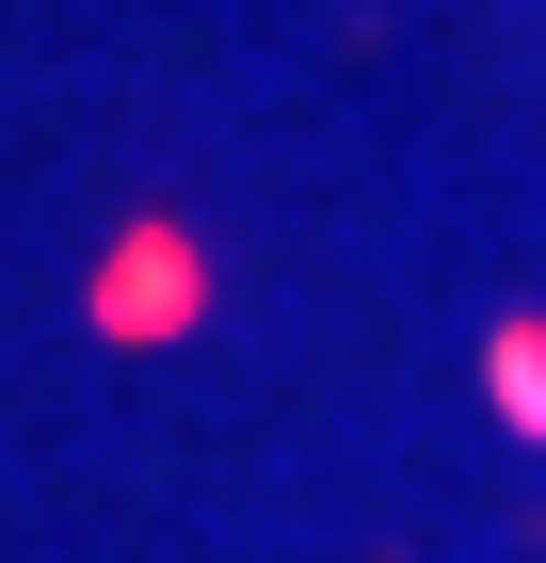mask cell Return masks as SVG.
<instances>
[{"mask_svg": "<svg viewBox=\"0 0 546 563\" xmlns=\"http://www.w3.org/2000/svg\"><path fill=\"white\" fill-rule=\"evenodd\" d=\"M97 322H129V339H145V322H193V242H177V225H145V242H129V274L97 290Z\"/></svg>", "mask_w": 546, "mask_h": 563, "instance_id": "1", "label": "cell"}, {"mask_svg": "<svg viewBox=\"0 0 546 563\" xmlns=\"http://www.w3.org/2000/svg\"><path fill=\"white\" fill-rule=\"evenodd\" d=\"M482 387H499L514 434H546V322H499V339H482Z\"/></svg>", "mask_w": 546, "mask_h": 563, "instance_id": "2", "label": "cell"}]
</instances>
